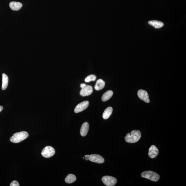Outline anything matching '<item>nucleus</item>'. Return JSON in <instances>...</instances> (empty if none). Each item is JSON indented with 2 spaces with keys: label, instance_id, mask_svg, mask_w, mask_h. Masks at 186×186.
<instances>
[{
  "label": "nucleus",
  "instance_id": "3",
  "mask_svg": "<svg viewBox=\"0 0 186 186\" xmlns=\"http://www.w3.org/2000/svg\"><path fill=\"white\" fill-rule=\"evenodd\" d=\"M143 178H145L154 182L157 181L160 178V175L155 172L149 171L143 172L141 174Z\"/></svg>",
  "mask_w": 186,
  "mask_h": 186
},
{
  "label": "nucleus",
  "instance_id": "10",
  "mask_svg": "<svg viewBox=\"0 0 186 186\" xmlns=\"http://www.w3.org/2000/svg\"><path fill=\"white\" fill-rule=\"evenodd\" d=\"M158 154V149L155 145H151L149 149L148 155L149 157L153 159L157 157Z\"/></svg>",
  "mask_w": 186,
  "mask_h": 186
},
{
  "label": "nucleus",
  "instance_id": "11",
  "mask_svg": "<svg viewBox=\"0 0 186 186\" xmlns=\"http://www.w3.org/2000/svg\"><path fill=\"white\" fill-rule=\"evenodd\" d=\"M89 124L87 122L84 123L82 124L80 131V134L82 136H86L89 131Z\"/></svg>",
  "mask_w": 186,
  "mask_h": 186
},
{
  "label": "nucleus",
  "instance_id": "5",
  "mask_svg": "<svg viewBox=\"0 0 186 186\" xmlns=\"http://www.w3.org/2000/svg\"><path fill=\"white\" fill-rule=\"evenodd\" d=\"M101 180L104 185L107 186L115 185L117 182L116 179L110 176H103Z\"/></svg>",
  "mask_w": 186,
  "mask_h": 186
},
{
  "label": "nucleus",
  "instance_id": "19",
  "mask_svg": "<svg viewBox=\"0 0 186 186\" xmlns=\"http://www.w3.org/2000/svg\"><path fill=\"white\" fill-rule=\"evenodd\" d=\"M96 77L94 75H91L87 76L85 79L86 82H89L92 81H94L96 80Z\"/></svg>",
  "mask_w": 186,
  "mask_h": 186
},
{
  "label": "nucleus",
  "instance_id": "15",
  "mask_svg": "<svg viewBox=\"0 0 186 186\" xmlns=\"http://www.w3.org/2000/svg\"><path fill=\"white\" fill-rule=\"evenodd\" d=\"M113 92L112 90L107 91L102 96V100L103 101H106L110 99L113 96Z\"/></svg>",
  "mask_w": 186,
  "mask_h": 186
},
{
  "label": "nucleus",
  "instance_id": "24",
  "mask_svg": "<svg viewBox=\"0 0 186 186\" xmlns=\"http://www.w3.org/2000/svg\"><path fill=\"white\" fill-rule=\"evenodd\" d=\"M89 155H85V157H89Z\"/></svg>",
  "mask_w": 186,
  "mask_h": 186
},
{
  "label": "nucleus",
  "instance_id": "21",
  "mask_svg": "<svg viewBox=\"0 0 186 186\" xmlns=\"http://www.w3.org/2000/svg\"><path fill=\"white\" fill-rule=\"evenodd\" d=\"M87 85L85 83H82L81 84L80 86L82 89L83 88L85 87Z\"/></svg>",
  "mask_w": 186,
  "mask_h": 186
},
{
  "label": "nucleus",
  "instance_id": "16",
  "mask_svg": "<svg viewBox=\"0 0 186 186\" xmlns=\"http://www.w3.org/2000/svg\"><path fill=\"white\" fill-rule=\"evenodd\" d=\"M8 77L5 73H3L2 75V89L5 90L7 88L8 86Z\"/></svg>",
  "mask_w": 186,
  "mask_h": 186
},
{
  "label": "nucleus",
  "instance_id": "12",
  "mask_svg": "<svg viewBox=\"0 0 186 186\" xmlns=\"http://www.w3.org/2000/svg\"><path fill=\"white\" fill-rule=\"evenodd\" d=\"M10 7L12 10H18L20 9L22 7V3L18 2L12 1L10 3Z\"/></svg>",
  "mask_w": 186,
  "mask_h": 186
},
{
  "label": "nucleus",
  "instance_id": "23",
  "mask_svg": "<svg viewBox=\"0 0 186 186\" xmlns=\"http://www.w3.org/2000/svg\"><path fill=\"white\" fill-rule=\"evenodd\" d=\"M89 157H85V158L86 159V160L88 161V160H89Z\"/></svg>",
  "mask_w": 186,
  "mask_h": 186
},
{
  "label": "nucleus",
  "instance_id": "22",
  "mask_svg": "<svg viewBox=\"0 0 186 186\" xmlns=\"http://www.w3.org/2000/svg\"><path fill=\"white\" fill-rule=\"evenodd\" d=\"M3 109V107L1 106H0V112H1L2 110Z\"/></svg>",
  "mask_w": 186,
  "mask_h": 186
},
{
  "label": "nucleus",
  "instance_id": "14",
  "mask_svg": "<svg viewBox=\"0 0 186 186\" xmlns=\"http://www.w3.org/2000/svg\"><path fill=\"white\" fill-rule=\"evenodd\" d=\"M148 24L155 27V29H158L164 26L163 23L157 20L150 21L148 22Z\"/></svg>",
  "mask_w": 186,
  "mask_h": 186
},
{
  "label": "nucleus",
  "instance_id": "6",
  "mask_svg": "<svg viewBox=\"0 0 186 186\" xmlns=\"http://www.w3.org/2000/svg\"><path fill=\"white\" fill-rule=\"evenodd\" d=\"M89 102L88 101H85L79 103L75 107L74 111L75 113H78L86 109L89 105Z\"/></svg>",
  "mask_w": 186,
  "mask_h": 186
},
{
  "label": "nucleus",
  "instance_id": "4",
  "mask_svg": "<svg viewBox=\"0 0 186 186\" xmlns=\"http://www.w3.org/2000/svg\"><path fill=\"white\" fill-rule=\"evenodd\" d=\"M55 153V149L51 146L45 147L42 150L41 154L43 157L45 158H50L54 155Z\"/></svg>",
  "mask_w": 186,
  "mask_h": 186
},
{
  "label": "nucleus",
  "instance_id": "20",
  "mask_svg": "<svg viewBox=\"0 0 186 186\" xmlns=\"http://www.w3.org/2000/svg\"><path fill=\"white\" fill-rule=\"evenodd\" d=\"M10 186H19V185L18 181H14L10 183Z\"/></svg>",
  "mask_w": 186,
  "mask_h": 186
},
{
  "label": "nucleus",
  "instance_id": "13",
  "mask_svg": "<svg viewBox=\"0 0 186 186\" xmlns=\"http://www.w3.org/2000/svg\"><path fill=\"white\" fill-rule=\"evenodd\" d=\"M105 85V82L101 79H99L96 82L94 88L96 90H100L104 88Z\"/></svg>",
  "mask_w": 186,
  "mask_h": 186
},
{
  "label": "nucleus",
  "instance_id": "2",
  "mask_svg": "<svg viewBox=\"0 0 186 186\" xmlns=\"http://www.w3.org/2000/svg\"><path fill=\"white\" fill-rule=\"evenodd\" d=\"M29 134L27 132L22 131L14 134L10 138V141L14 143H18L23 141L29 136Z\"/></svg>",
  "mask_w": 186,
  "mask_h": 186
},
{
  "label": "nucleus",
  "instance_id": "18",
  "mask_svg": "<svg viewBox=\"0 0 186 186\" xmlns=\"http://www.w3.org/2000/svg\"><path fill=\"white\" fill-rule=\"evenodd\" d=\"M76 180V176L74 175L70 174L67 175L65 179V181L67 183H72Z\"/></svg>",
  "mask_w": 186,
  "mask_h": 186
},
{
  "label": "nucleus",
  "instance_id": "7",
  "mask_svg": "<svg viewBox=\"0 0 186 186\" xmlns=\"http://www.w3.org/2000/svg\"><path fill=\"white\" fill-rule=\"evenodd\" d=\"M89 160L91 162H95L97 164H103L105 162V160L101 155L96 154H92L89 156Z\"/></svg>",
  "mask_w": 186,
  "mask_h": 186
},
{
  "label": "nucleus",
  "instance_id": "8",
  "mask_svg": "<svg viewBox=\"0 0 186 186\" xmlns=\"http://www.w3.org/2000/svg\"><path fill=\"white\" fill-rule=\"evenodd\" d=\"M138 95L140 99L146 103H150V100L148 92L145 90H140L138 92Z\"/></svg>",
  "mask_w": 186,
  "mask_h": 186
},
{
  "label": "nucleus",
  "instance_id": "9",
  "mask_svg": "<svg viewBox=\"0 0 186 186\" xmlns=\"http://www.w3.org/2000/svg\"><path fill=\"white\" fill-rule=\"evenodd\" d=\"M93 91L92 86L87 85L85 87L82 88L81 90L80 94L81 96H88L92 94Z\"/></svg>",
  "mask_w": 186,
  "mask_h": 186
},
{
  "label": "nucleus",
  "instance_id": "25",
  "mask_svg": "<svg viewBox=\"0 0 186 186\" xmlns=\"http://www.w3.org/2000/svg\"><path fill=\"white\" fill-rule=\"evenodd\" d=\"M85 159V157H83V159Z\"/></svg>",
  "mask_w": 186,
  "mask_h": 186
},
{
  "label": "nucleus",
  "instance_id": "17",
  "mask_svg": "<svg viewBox=\"0 0 186 186\" xmlns=\"http://www.w3.org/2000/svg\"><path fill=\"white\" fill-rule=\"evenodd\" d=\"M112 111H113V109L111 107H108L106 108L103 114V118L107 119L109 118L112 113Z\"/></svg>",
  "mask_w": 186,
  "mask_h": 186
},
{
  "label": "nucleus",
  "instance_id": "1",
  "mask_svg": "<svg viewBox=\"0 0 186 186\" xmlns=\"http://www.w3.org/2000/svg\"><path fill=\"white\" fill-rule=\"evenodd\" d=\"M141 137V133L140 131L134 130L128 133L125 137L126 142L129 143H134L138 142Z\"/></svg>",
  "mask_w": 186,
  "mask_h": 186
}]
</instances>
